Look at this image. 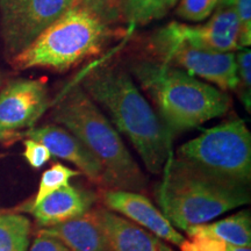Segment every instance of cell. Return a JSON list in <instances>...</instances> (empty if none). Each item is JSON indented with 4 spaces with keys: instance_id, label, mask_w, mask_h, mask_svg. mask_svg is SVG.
Segmentation results:
<instances>
[{
    "instance_id": "obj_1",
    "label": "cell",
    "mask_w": 251,
    "mask_h": 251,
    "mask_svg": "<svg viewBox=\"0 0 251 251\" xmlns=\"http://www.w3.org/2000/svg\"><path fill=\"white\" fill-rule=\"evenodd\" d=\"M78 83L96 103L106 109L113 126L125 134L147 170L162 174L172 152L174 134L135 85L130 72L119 64L94 65Z\"/></svg>"
},
{
    "instance_id": "obj_2",
    "label": "cell",
    "mask_w": 251,
    "mask_h": 251,
    "mask_svg": "<svg viewBox=\"0 0 251 251\" xmlns=\"http://www.w3.org/2000/svg\"><path fill=\"white\" fill-rule=\"evenodd\" d=\"M51 117L99 159L107 177V188L133 192L146 188V176L126 148L119 131L78 80L72 81L58 94L52 102Z\"/></svg>"
},
{
    "instance_id": "obj_3",
    "label": "cell",
    "mask_w": 251,
    "mask_h": 251,
    "mask_svg": "<svg viewBox=\"0 0 251 251\" xmlns=\"http://www.w3.org/2000/svg\"><path fill=\"white\" fill-rule=\"evenodd\" d=\"M162 174L155 193L157 203L171 225L184 231L250 202L249 186L207 174L174 153Z\"/></svg>"
},
{
    "instance_id": "obj_4",
    "label": "cell",
    "mask_w": 251,
    "mask_h": 251,
    "mask_svg": "<svg viewBox=\"0 0 251 251\" xmlns=\"http://www.w3.org/2000/svg\"><path fill=\"white\" fill-rule=\"evenodd\" d=\"M129 70L155 102L158 115L172 134L199 127L227 114L231 99L225 91L180 69L155 59H135Z\"/></svg>"
},
{
    "instance_id": "obj_5",
    "label": "cell",
    "mask_w": 251,
    "mask_h": 251,
    "mask_svg": "<svg viewBox=\"0 0 251 251\" xmlns=\"http://www.w3.org/2000/svg\"><path fill=\"white\" fill-rule=\"evenodd\" d=\"M111 36L109 26L76 6L68 9L9 62L18 70L43 68L67 71L100 54Z\"/></svg>"
},
{
    "instance_id": "obj_6",
    "label": "cell",
    "mask_w": 251,
    "mask_h": 251,
    "mask_svg": "<svg viewBox=\"0 0 251 251\" xmlns=\"http://www.w3.org/2000/svg\"><path fill=\"white\" fill-rule=\"evenodd\" d=\"M176 158L207 174L249 186L251 134L242 119H233L203 130L177 149Z\"/></svg>"
},
{
    "instance_id": "obj_7",
    "label": "cell",
    "mask_w": 251,
    "mask_h": 251,
    "mask_svg": "<svg viewBox=\"0 0 251 251\" xmlns=\"http://www.w3.org/2000/svg\"><path fill=\"white\" fill-rule=\"evenodd\" d=\"M148 49L155 61L202 78L225 92L237 90L238 76L234 52L198 48L170 36L163 28L150 35Z\"/></svg>"
},
{
    "instance_id": "obj_8",
    "label": "cell",
    "mask_w": 251,
    "mask_h": 251,
    "mask_svg": "<svg viewBox=\"0 0 251 251\" xmlns=\"http://www.w3.org/2000/svg\"><path fill=\"white\" fill-rule=\"evenodd\" d=\"M71 7L75 0H0V35L9 61Z\"/></svg>"
},
{
    "instance_id": "obj_9",
    "label": "cell",
    "mask_w": 251,
    "mask_h": 251,
    "mask_svg": "<svg viewBox=\"0 0 251 251\" xmlns=\"http://www.w3.org/2000/svg\"><path fill=\"white\" fill-rule=\"evenodd\" d=\"M51 106L43 79L15 78L0 87V141H13L30 129Z\"/></svg>"
},
{
    "instance_id": "obj_10",
    "label": "cell",
    "mask_w": 251,
    "mask_h": 251,
    "mask_svg": "<svg viewBox=\"0 0 251 251\" xmlns=\"http://www.w3.org/2000/svg\"><path fill=\"white\" fill-rule=\"evenodd\" d=\"M169 35L188 45L219 52L240 50V23L233 0H220L206 24L200 26L172 21L162 27Z\"/></svg>"
},
{
    "instance_id": "obj_11",
    "label": "cell",
    "mask_w": 251,
    "mask_h": 251,
    "mask_svg": "<svg viewBox=\"0 0 251 251\" xmlns=\"http://www.w3.org/2000/svg\"><path fill=\"white\" fill-rule=\"evenodd\" d=\"M20 137L42 143L51 156L72 163L78 168L80 175L85 176L91 183L107 188V177L101 163L67 128L59 125H46L30 128L25 133L19 134L18 139Z\"/></svg>"
},
{
    "instance_id": "obj_12",
    "label": "cell",
    "mask_w": 251,
    "mask_h": 251,
    "mask_svg": "<svg viewBox=\"0 0 251 251\" xmlns=\"http://www.w3.org/2000/svg\"><path fill=\"white\" fill-rule=\"evenodd\" d=\"M105 208L119 213L166 242L180 247L185 238L148 197L140 192L106 188L100 193Z\"/></svg>"
},
{
    "instance_id": "obj_13",
    "label": "cell",
    "mask_w": 251,
    "mask_h": 251,
    "mask_svg": "<svg viewBox=\"0 0 251 251\" xmlns=\"http://www.w3.org/2000/svg\"><path fill=\"white\" fill-rule=\"evenodd\" d=\"M107 251H175L162 238L105 207H94Z\"/></svg>"
},
{
    "instance_id": "obj_14",
    "label": "cell",
    "mask_w": 251,
    "mask_h": 251,
    "mask_svg": "<svg viewBox=\"0 0 251 251\" xmlns=\"http://www.w3.org/2000/svg\"><path fill=\"white\" fill-rule=\"evenodd\" d=\"M96 201L97 196L92 191L68 184L46 197L28 213L34 216L37 225L47 228L79 218L89 212Z\"/></svg>"
},
{
    "instance_id": "obj_15",
    "label": "cell",
    "mask_w": 251,
    "mask_h": 251,
    "mask_svg": "<svg viewBox=\"0 0 251 251\" xmlns=\"http://www.w3.org/2000/svg\"><path fill=\"white\" fill-rule=\"evenodd\" d=\"M39 233L56 238L70 251H107L93 208L79 218L42 228Z\"/></svg>"
},
{
    "instance_id": "obj_16",
    "label": "cell",
    "mask_w": 251,
    "mask_h": 251,
    "mask_svg": "<svg viewBox=\"0 0 251 251\" xmlns=\"http://www.w3.org/2000/svg\"><path fill=\"white\" fill-rule=\"evenodd\" d=\"M187 235L201 233L214 236L222 242L237 247L251 246V216L249 211L238 212L213 224H205L188 228Z\"/></svg>"
},
{
    "instance_id": "obj_17",
    "label": "cell",
    "mask_w": 251,
    "mask_h": 251,
    "mask_svg": "<svg viewBox=\"0 0 251 251\" xmlns=\"http://www.w3.org/2000/svg\"><path fill=\"white\" fill-rule=\"evenodd\" d=\"M30 220L18 213H0V251H28Z\"/></svg>"
},
{
    "instance_id": "obj_18",
    "label": "cell",
    "mask_w": 251,
    "mask_h": 251,
    "mask_svg": "<svg viewBox=\"0 0 251 251\" xmlns=\"http://www.w3.org/2000/svg\"><path fill=\"white\" fill-rule=\"evenodd\" d=\"M80 176V172L78 170H74V169L68 168L62 163H55L51 165V168L45 171L42 174V177L40 179L39 188L37 192L29 203L20 207V211L28 212L30 208L35 207L37 203H40L45 199L46 197L50 196L51 193L56 192V191L61 190L62 187L67 186L69 184V180L71 178Z\"/></svg>"
},
{
    "instance_id": "obj_19",
    "label": "cell",
    "mask_w": 251,
    "mask_h": 251,
    "mask_svg": "<svg viewBox=\"0 0 251 251\" xmlns=\"http://www.w3.org/2000/svg\"><path fill=\"white\" fill-rule=\"evenodd\" d=\"M79 6L106 26L117 24L122 19L124 0H81Z\"/></svg>"
},
{
    "instance_id": "obj_20",
    "label": "cell",
    "mask_w": 251,
    "mask_h": 251,
    "mask_svg": "<svg viewBox=\"0 0 251 251\" xmlns=\"http://www.w3.org/2000/svg\"><path fill=\"white\" fill-rule=\"evenodd\" d=\"M236 69L238 76V92L241 100L248 112L251 106V51L249 48H241L237 50Z\"/></svg>"
},
{
    "instance_id": "obj_21",
    "label": "cell",
    "mask_w": 251,
    "mask_h": 251,
    "mask_svg": "<svg viewBox=\"0 0 251 251\" xmlns=\"http://www.w3.org/2000/svg\"><path fill=\"white\" fill-rule=\"evenodd\" d=\"M220 0H179L176 14L191 23H200L212 15Z\"/></svg>"
},
{
    "instance_id": "obj_22",
    "label": "cell",
    "mask_w": 251,
    "mask_h": 251,
    "mask_svg": "<svg viewBox=\"0 0 251 251\" xmlns=\"http://www.w3.org/2000/svg\"><path fill=\"white\" fill-rule=\"evenodd\" d=\"M155 0H124L122 19L133 26L149 24Z\"/></svg>"
},
{
    "instance_id": "obj_23",
    "label": "cell",
    "mask_w": 251,
    "mask_h": 251,
    "mask_svg": "<svg viewBox=\"0 0 251 251\" xmlns=\"http://www.w3.org/2000/svg\"><path fill=\"white\" fill-rule=\"evenodd\" d=\"M233 5L240 23V47L251 45V0H233Z\"/></svg>"
},
{
    "instance_id": "obj_24",
    "label": "cell",
    "mask_w": 251,
    "mask_h": 251,
    "mask_svg": "<svg viewBox=\"0 0 251 251\" xmlns=\"http://www.w3.org/2000/svg\"><path fill=\"white\" fill-rule=\"evenodd\" d=\"M24 157L33 169H40L51 158V153L46 146L35 140L26 139L24 141Z\"/></svg>"
},
{
    "instance_id": "obj_25",
    "label": "cell",
    "mask_w": 251,
    "mask_h": 251,
    "mask_svg": "<svg viewBox=\"0 0 251 251\" xmlns=\"http://www.w3.org/2000/svg\"><path fill=\"white\" fill-rule=\"evenodd\" d=\"M188 236L197 251H228L227 243L211 235L194 233Z\"/></svg>"
},
{
    "instance_id": "obj_26",
    "label": "cell",
    "mask_w": 251,
    "mask_h": 251,
    "mask_svg": "<svg viewBox=\"0 0 251 251\" xmlns=\"http://www.w3.org/2000/svg\"><path fill=\"white\" fill-rule=\"evenodd\" d=\"M29 251H70L62 242L45 234H37Z\"/></svg>"
},
{
    "instance_id": "obj_27",
    "label": "cell",
    "mask_w": 251,
    "mask_h": 251,
    "mask_svg": "<svg viewBox=\"0 0 251 251\" xmlns=\"http://www.w3.org/2000/svg\"><path fill=\"white\" fill-rule=\"evenodd\" d=\"M178 1L179 0H155L151 9V17H150L151 21L164 18L177 5Z\"/></svg>"
},
{
    "instance_id": "obj_28",
    "label": "cell",
    "mask_w": 251,
    "mask_h": 251,
    "mask_svg": "<svg viewBox=\"0 0 251 251\" xmlns=\"http://www.w3.org/2000/svg\"><path fill=\"white\" fill-rule=\"evenodd\" d=\"M179 248L181 251H197L196 248L193 246V243L191 242V241H186V240H185V242L181 244Z\"/></svg>"
},
{
    "instance_id": "obj_29",
    "label": "cell",
    "mask_w": 251,
    "mask_h": 251,
    "mask_svg": "<svg viewBox=\"0 0 251 251\" xmlns=\"http://www.w3.org/2000/svg\"><path fill=\"white\" fill-rule=\"evenodd\" d=\"M228 246V251H251L250 247H237V246H230V244H227Z\"/></svg>"
},
{
    "instance_id": "obj_30",
    "label": "cell",
    "mask_w": 251,
    "mask_h": 251,
    "mask_svg": "<svg viewBox=\"0 0 251 251\" xmlns=\"http://www.w3.org/2000/svg\"><path fill=\"white\" fill-rule=\"evenodd\" d=\"M2 81H4V75L0 72V87H1V85H2Z\"/></svg>"
},
{
    "instance_id": "obj_31",
    "label": "cell",
    "mask_w": 251,
    "mask_h": 251,
    "mask_svg": "<svg viewBox=\"0 0 251 251\" xmlns=\"http://www.w3.org/2000/svg\"><path fill=\"white\" fill-rule=\"evenodd\" d=\"M75 4H76V6H79L81 4V0H75Z\"/></svg>"
}]
</instances>
